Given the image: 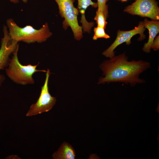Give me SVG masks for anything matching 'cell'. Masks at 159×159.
<instances>
[{
    "label": "cell",
    "instance_id": "cell-2",
    "mask_svg": "<svg viewBox=\"0 0 159 159\" xmlns=\"http://www.w3.org/2000/svg\"><path fill=\"white\" fill-rule=\"evenodd\" d=\"M6 22L11 38L18 42L42 43L46 41L52 35L47 22L40 29H36L30 25L22 27H20L11 18L8 19Z\"/></svg>",
    "mask_w": 159,
    "mask_h": 159
},
{
    "label": "cell",
    "instance_id": "cell-1",
    "mask_svg": "<svg viewBox=\"0 0 159 159\" xmlns=\"http://www.w3.org/2000/svg\"><path fill=\"white\" fill-rule=\"evenodd\" d=\"M150 67V63L147 61L141 60L129 61L125 53L115 55L104 61L100 65L104 77L99 78L98 84L122 82L133 87L145 82L140 78V75Z\"/></svg>",
    "mask_w": 159,
    "mask_h": 159
},
{
    "label": "cell",
    "instance_id": "cell-3",
    "mask_svg": "<svg viewBox=\"0 0 159 159\" xmlns=\"http://www.w3.org/2000/svg\"><path fill=\"white\" fill-rule=\"evenodd\" d=\"M19 46L13 53L10 59L6 72L9 78L14 82L19 85H25L33 84L34 81L33 75L39 72H46L45 70L37 69L38 64L35 65L29 64L23 65L19 62L18 53Z\"/></svg>",
    "mask_w": 159,
    "mask_h": 159
},
{
    "label": "cell",
    "instance_id": "cell-13",
    "mask_svg": "<svg viewBox=\"0 0 159 159\" xmlns=\"http://www.w3.org/2000/svg\"><path fill=\"white\" fill-rule=\"evenodd\" d=\"M105 28L103 27L97 26L94 28V34L93 37L94 40H97L98 38H104L107 39L110 36L107 34L105 30Z\"/></svg>",
    "mask_w": 159,
    "mask_h": 159
},
{
    "label": "cell",
    "instance_id": "cell-15",
    "mask_svg": "<svg viewBox=\"0 0 159 159\" xmlns=\"http://www.w3.org/2000/svg\"><path fill=\"white\" fill-rule=\"evenodd\" d=\"M151 49L154 51H157L159 49V36L155 38L153 43Z\"/></svg>",
    "mask_w": 159,
    "mask_h": 159
},
{
    "label": "cell",
    "instance_id": "cell-16",
    "mask_svg": "<svg viewBox=\"0 0 159 159\" xmlns=\"http://www.w3.org/2000/svg\"><path fill=\"white\" fill-rule=\"evenodd\" d=\"M10 1L14 4H17L19 3L21 1L24 3H26L28 2V0H9Z\"/></svg>",
    "mask_w": 159,
    "mask_h": 159
},
{
    "label": "cell",
    "instance_id": "cell-10",
    "mask_svg": "<svg viewBox=\"0 0 159 159\" xmlns=\"http://www.w3.org/2000/svg\"><path fill=\"white\" fill-rule=\"evenodd\" d=\"M143 21L145 27L149 31V37L148 42L145 44L143 50L148 53L150 52L153 41L159 32V22L157 20L149 21L147 19Z\"/></svg>",
    "mask_w": 159,
    "mask_h": 159
},
{
    "label": "cell",
    "instance_id": "cell-14",
    "mask_svg": "<svg viewBox=\"0 0 159 159\" xmlns=\"http://www.w3.org/2000/svg\"><path fill=\"white\" fill-rule=\"evenodd\" d=\"M109 0H97L98 5L97 10L101 11L108 15V6L106 4Z\"/></svg>",
    "mask_w": 159,
    "mask_h": 159
},
{
    "label": "cell",
    "instance_id": "cell-12",
    "mask_svg": "<svg viewBox=\"0 0 159 159\" xmlns=\"http://www.w3.org/2000/svg\"><path fill=\"white\" fill-rule=\"evenodd\" d=\"M108 15L104 12L97 10L94 18L97 24V26L102 27L105 29L107 24L106 19Z\"/></svg>",
    "mask_w": 159,
    "mask_h": 159
},
{
    "label": "cell",
    "instance_id": "cell-6",
    "mask_svg": "<svg viewBox=\"0 0 159 159\" xmlns=\"http://www.w3.org/2000/svg\"><path fill=\"white\" fill-rule=\"evenodd\" d=\"M124 11L132 15L148 17L152 20L159 19V8L155 0H135L126 6Z\"/></svg>",
    "mask_w": 159,
    "mask_h": 159
},
{
    "label": "cell",
    "instance_id": "cell-4",
    "mask_svg": "<svg viewBox=\"0 0 159 159\" xmlns=\"http://www.w3.org/2000/svg\"><path fill=\"white\" fill-rule=\"evenodd\" d=\"M57 3L61 17L64 18L63 27L65 30L70 27L75 39L80 40L83 37L82 28L78 23L79 11L74 5V0H54Z\"/></svg>",
    "mask_w": 159,
    "mask_h": 159
},
{
    "label": "cell",
    "instance_id": "cell-11",
    "mask_svg": "<svg viewBox=\"0 0 159 159\" xmlns=\"http://www.w3.org/2000/svg\"><path fill=\"white\" fill-rule=\"evenodd\" d=\"M75 152L72 146L69 143L64 142L57 151L52 155L54 159H74Z\"/></svg>",
    "mask_w": 159,
    "mask_h": 159
},
{
    "label": "cell",
    "instance_id": "cell-17",
    "mask_svg": "<svg viewBox=\"0 0 159 159\" xmlns=\"http://www.w3.org/2000/svg\"><path fill=\"white\" fill-rule=\"evenodd\" d=\"M118 1H120L122 2H125L128 1V0H118Z\"/></svg>",
    "mask_w": 159,
    "mask_h": 159
},
{
    "label": "cell",
    "instance_id": "cell-8",
    "mask_svg": "<svg viewBox=\"0 0 159 159\" xmlns=\"http://www.w3.org/2000/svg\"><path fill=\"white\" fill-rule=\"evenodd\" d=\"M6 27H4V36L1 40L0 48V71L8 66L10 56L19 46L18 42L11 38ZM4 80V76L0 74V86Z\"/></svg>",
    "mask_w": 159,
    "mask_h": 159
},
{
    "label": "cell",
    "instance_id": "cell-5",
    "mask_svg": "<svg viewBox=\"0 0 159 159\" xmlns=\"http://www.w3.org/2000/svg\"><path fill=\"white\" fill-rule=\"evenodd\" d=\"M46 72L45 81L41 87L39 97L36 102L30 106L26 115V116H31L47 112L52 108L56 103V98L51 95L49 90L48 83L50 74L49 69H48Z\"/></svg>",
    "mask_w": 159,
    "mask_h": 159
},
{
    "label": "cell",
    "instance_id": "cell-9",
    "mask_svg": "<svg viewBox=\"0 0 159 159\" xmlns=\"http://www.w3.org/2000/svg\"><path fill=\"white\" fill-rule=\"evenodd\" d=\"M77 9L81 15L80 22L82 24L81 26L83 32L90 33L95 23L93 22H89L87 21L85 16V11L90 6L95 8L97 7V4L93 2L92 0H77Z\"/></svg>",
    "mask_w": 159,
    "mask_h": 159
},
{
    "label": "cell",
    "instance_id": "cell-18",
    "mask_svg": "<svg viewBox=\"0 0 159 159\" xmlns=\"http://www.w3.org/2000/svg\"></svg>",
    "mask_w": 159,
    "mask_h": 159
},
{
    "label": "cell",
    "instance_id": "cell-7",
    "mask_svg": "<svg viewBox=\"0 0 159 159\" xmlns=\"http://www.w3.org/2000/svg\"><path fill=\"white\" fill-rule=\"evenodd\" d=\"M145 28L144 27V21L139 23L138 26L128 31H121L119 30L117 32L116 38L113 42L106 50L104 51L102 54L107 57L111 58L115 56L114 50L121 44L125 42L127 45L131 43V38L135 35L139 34L140 37L138 38L139 40H142L145 38L144 34Z\"/></svg>",
    "mask_w": 159,
    "mask_h": 159
}]
</instances>
